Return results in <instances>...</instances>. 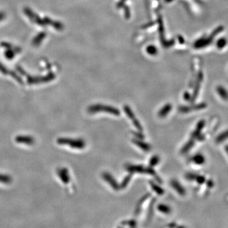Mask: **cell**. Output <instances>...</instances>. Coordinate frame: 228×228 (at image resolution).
<instances>
[{"mask_svg": "<svg viewBox=\"0 0 228 228\" xmlns=\"http://www.w3.org/2000/svg\"><path fill=\"white\" fill-rule=\"evenodd\" d=\"M172 185H173V186L174 187V188L178 191V193H179L180 195H184L185 194V190L183 188V187H182L181 185L179 184V183H177V182H173V183H172Z\"/></svg>", "mask_w": 228, "mask_h": 228, "instance_id": "11", "label": "cell"}, {"mask_svg": "<svg viewBox=\"0 0 228 228\" xmlns=\"http://www.w3.org/2000/svg\"><path fill=\"white\" fill-rule=\"evenodd\" d=\"M57 174L60 180L64 184H68L70 181V176L69 170L67 168L61 167L57 170Z\"/></svg>", "mask_w": 228, "mask_h": 228, "instance_id": "3", "label": "cell"}, {"mask_svg": "<svg viewBox=\"0 0 228 228\" xmlns=\"http://www.w3.org/2000/svg\"><path fill=\"white\" fill-rule=\"evenodd\" d=\"M228 139V129L224 131V132L219 134L216 138V143H221L223 141Z\"/></svg>", "mask_w": 228, "mask_h": 228, "instance_id": "8", "label": "cell"}, {"mask_svg": "<svg viewBox=\"0 0 228 228\" xmlns=\"http://www.w3.org/2000/svg\"><path fill=\"white\" fill-rule=\"evenodd\" d=\"M171 109V106H170V105H167V106H166V107L164 108V111H165V112H163L160 113H161V116H163L166 115V114L167 113H168V112H167V110H169V109Z\"/></svg>", "mask_w": 228, "mask_h": 228, "instance_id": "15", "label": "cell"}, {"mask_svg": "<svg viewBox=\"0 0 228 228\" xmlns=\"http://www.w3.org/2000/svg\"><path fill=\"white\" fill-rule=\"evenodd\" d=\"M12 176L8 175V174H4L0 173V183L5 184H9L12 182Z\"/></svg>", "mask_w": 228, "mask_h": 228, "instance_id": "9", "label": "cell"}, {"mask_svg": "<svg viewBox=\"0 0 228 228\" xmlns=\"http://www.w3.org/2000/svg\"><path fill=\"white\" fill-rule=\"evenodd\" d=\"M16 142L26 145H33L35 143V139L29 135H18L15 138Z\"/></svg>", "mask_w": 228, "mask_h": 228, "instance_id": "2", "label": "cell"}, {"mask_svg": "<svg viewBox=\"0 0 228 228\" xmlns=\"http://www.w3.org/2000/svg\"><path fill=\"white\" fill-rule=\"evenodd\" d=\"M192 160L196 165H202L204 164L205 162V158L202 154L197 153L193 156V157L192 158Z\"/></svg>", "mask_w": 228, "mask_h": 228, "instance_id": "7", "label": "cell"}, {"mask_svg": "<svg viewBox=\"0 0 228 228\" xmlns=\"http://www.w3.org/2000/svg\"><path fill=\"white\" fill-rule=\"evenodd\" d=\"M54 78V76L53 75H49L46 77H31L28 80V82L29 84H39V83H42V82H48L49 81H51Z\"/></svg>", "mask_w": 228, "mask_h": 228, "instance_id": "4", "label": "cell"}, {"mask_svg": "<svg viewBox=\"0 0 228 228\" xmlns=\"http://www.w3.org/2000/svg\"><path fill=\"white\" fill-rule=\"evenodd\" d=\"M194 143H195V141H194L193 139L192 138L191 139H190L189 141V142L186 145V146H184V148L183 149V152H187V151L189 150V149L193 146Z\"/></svg>", "mask_w": 228, "mask_h": 228, "instance_id": "13", "label": "cell"}, {"mask_svg": "<svg viewBox=\"0 0 228 228\" xmlns=\"http://www.w3.org/2000/svg\"><path fill=\"white\" fill-rule=\"evenodd\" d=\"M227 44V39L224 38H221L218 39L216 42V46L219 49H223Z\"/></svg>", "mask_w": 228, "mask_h": 228, "instance_id": "10", "label": "cell"}, {"mask_svg": "<svg viewBox=\"0 0 228 228\" xmlns=\"http://www.w3.org/2000/svg\"><path fill=\"white\" fill-rule=\"evenodd\" d=\"M159 210L163 213H169L170 212V209L168 206L165 205H160L159 206Z\"/></svg>", "mask_w": 228, "mask_h": 228, "instance_id": "12", "label": "cell"}, {"mask_svg": "<svg viewBox=\"0 0 228 228\" xmlns=\"http://www.w3.org/2000/svg\"><path fill=\"white\" fill-rule=\"evenodd\" d=\"M216 91L220 97L224 100H228V91L223 86H218L216 88Z\"/></svg>", "mask_w": 228, "mask_h": 228, "instance_id": "5", "label": "cell"}, {"mask_svg": "<svg viewBox=\"0 0 228 228\" xmlns=\"http://www.w3.org/2000/svg\"><path fill=\"white\" fill-rule=\"evenodd\" d=\"M206 107V104L205 103H202L198 105H196L195 106H192V107H182L181 111L183 112H188L191 110H202Z\"/></svg>", "mask_w": 228, "mask_h": 228, "instance_id": "6", "label": "cell"}, {"mask_svg": "<svg viewBox=\"0 0 228 228\" xmlns=\"http://www.w3.org/2000/svg\"><path fill=\"white\" fill-rule=\"evenodd\" d=\"M207 183H208L207 184L209 185V186H210V187H212L213 186V182L212 180H209Z\"/></svg>", "mask_w": 228, "mask_h": 228, "instance_id": "16", "label": "cell"}, {"mask_svg": "<svg viewBox=\"0 0 228 228\" xmlns=\"http://www.w3.org/2000/svg\"><path fill=\"white\" fill-rule=\"evenodd\" d=\"M224 149H225L226 152L227 153V154L228 155V145H226L225 146V147H224Z\"/></svg>", "mask_w": 228, "mask_h": 228, "instance_id": "17", "label": "cell"}, {"mask_svg": "<svg viewBox=\"0 0 228 228\" xmlns=\"http://www.w3.org/2000/svg\"><path fill=\"white\" fill-rule=\"evenodd\" d=\"M56 142L60 145H67L75 149H82L86 145L84 141L81 139L59 138L57 139Z\"/></svg>", "mask_w": 228, "mask_h": 228, "instance_id": "1", "label": "cell"}, {"mask_svg": "<svg viewBox=\"0 0 228 228\" xmlns=\"http://www.w3.org/2000/svg\"><path fill=\"white\" fill-rule=\"evenodd\" d=\"M195 180L199 184H203L205 181V177L203 176H200V175L197 174V176H196V177L195 178Z\"/></svg>", "mask_w": 228, "mask_h": 228, "instance_id": "14", "label": "cell"}]
</instances>
